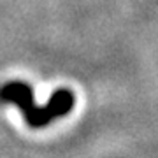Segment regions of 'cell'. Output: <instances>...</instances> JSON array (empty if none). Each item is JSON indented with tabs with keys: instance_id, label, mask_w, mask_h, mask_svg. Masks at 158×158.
I'll return each mask as SVG.
<instances>
[{
	"instance_id": "1",
	"label": "cell",
	"mask_w": 158,
	"mask_h": 158,
	"mask_svg": "<svg viewBox=\"0 0 158 158\" xmlns=\"http://www.w3.org/2000/svg\"><path fill=\"white\" fill-rule=\"evenodd\" d=\"M48 97H49V88H48V85H40L39 88H37V100L46 102Z\"/></svg>"
}]
</instances>
